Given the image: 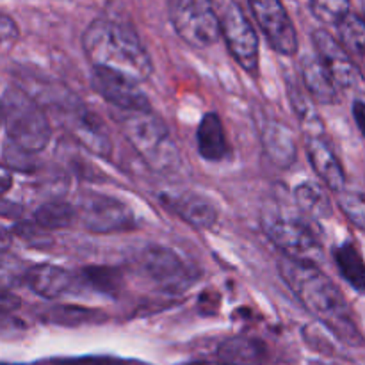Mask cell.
<instances>
[{"instance_id":"cell-8","label":"cell","mask_w":365,"mask_h":365,"mask_svg":"<svg viewBox=\"0 0 365 365\" xmlns=\"http://www.w3.org/2000/svg\"><path fill=\"white\" fill-rule=\"evenodd\" d=\"M221 34L235 63L255 75L259 71V36L237 2H230L221 14Z\"/></svg>"},{"instance_id":"cell-6","label":"cell","mask_w":365,"mask_h":365,"mask_svg":"<svg viewBox=\"0 0 365 365\" xmlns=\"http://www.w3.org/2000/svg\"><path fill=\"white\" fill-rule=\"evenodd\" d=\"M262 228L285 259L309 264H317L323 259L321 242L305 221L294 216L267 214L262 220Z\"/></svg>"},{"instance_id":"cell-24","label":"cell","mask_w":365,"mask_h":365,"mask_svg":"<svg viewBox=\"0 0 365 365\" xmlns=\"http://www.w3.org/2000/svg\"><path fill=\"white\" fill-rule=\"evenodd\" d=\"M337 29L339 41L348 50L349 56L356 61V64H365V18L349 13Z\"/></svg>"},{"instance_id":"cell-18","label":"cell","mask_w":365,"mask_h":365,"mask_svg":"<svg viewBox=\"0 0 365 365\" xmlns=\"http://www.w3.org/2000/svg\"><path fill=\"white\" fill-rule=\"evenodd\" d=\"M299 73H302L303 88L310 98L319 103H335L339 98V88L334 78L328 75L317 56H305L299 61Z\"/></svg>"},{"instance_id":"cell-1","label":"cell","mask_w":365,"mask_h":365,"mask_svg":"<svg viewBox=\"0 0 365 365\" xmlns=\"http://www.w3.org/2000/svg\"><path fill=\"white\" fill-rule=\"evenodd\" d=\"M278 269L299 303L335 337L349 346L362 344L364 339L353 317L351 307L317 264L298 262L284 257L278 264Z\"/></svg>"},{"instance_id":"cell-31","label":"cell","mask_w":365,"mask_h":365,"mask_svg":"<svg viewBox=\"0 0 365 365\" xmlns=\"http://www.w3.org/2000/svg\"><path fill=\"white\" fill-rule=\"evenodd\" d=\"M195 365H227V364H195Z\"/></svg>"},{"instance_id":"cell-25","label":"cell","mask_w":365,"mask_h":365,"mask_svg":"<svg viewBox=\"0 0 365 365\" xmlns=\"http://www.w3.org/2000/svg\"><path fill=\"white\" fill-rule=\"evenodd\" d=\"M78 284L81 292L95 291L100 294L114 296L121 285V274L113 267H86L78 273Z\"/></svg>"},{"instance_id":"cell-32","label":"cell","mask_w":365,"mask_h":365,"mask_svg":"<svg viewBox=\"0 0 365 365\" xmlns=\"http://www.w3.org/2000/svg\"><path fill=\"white\" fill-rule=\"evenodd\" d=\"M364 13H365V0H364Z\"/></svg>"},{"instance_id":"cell-7","label":"cell","mask_w":365,"mask_h":365,"mask_svg":"<svg viewBox=\"0 0 365 365\" xmlns=\"http://www.w3.org/2000/svg\"><path fill=\"white\" fill-rule=\"evenodd\" d=\"M141 269L168 294H182L198 278V273L180 255L164 246H148L141 253Z\"/></svg>"},{"instance_id":"cell-16","label":"cell","mask_w":365,"mask_h":365,"mask_svg":"<svg viewBox=\"0 0 365 365\" xmlns=\"http://www.w3.org/2000/svg\"><path fill=\"white\" fill-rule=\"evenodd\" d=\"M267 159L280 170H289L298 159V143L291 128L278 120L267 121L260 132Z\"/></svg>"},{"instance_id":"cell-17","label":"cell","mask_w":365,"mask_h":365,"mask_svg":"<svg viewBox=\"0 0 365 365\" xmlns=\"http://www.w3.org/2000/svg\"><path fill=\"white\" fill-rule=\"evenodd\" d=\"M196 145H198L200 155L209 163H221L228 159L230 145H228L227 132H225L220 114L214 110L203 114L198 130H196Z\"/></svg>"},{"instance_id":"cell-5","label":"cell","mask_w":365,"mask_h":365,"mask_svg":"<svg viewBox=\"0 0 365 365\" xmlns=\"http://www.w3.org/2000/svg\"><path fill=\"white\" fill-rule=\"evenodd\" d=\"M170 20L178 38L192 48H209L223 36L214 0H170Z\"/></svg>"},{"instance_id":"cell-2","label":"cell","mask_w":365,"mask_h":365,"mask_svg":"<svg viewBox=\"0 0 365 365\" xmlns=\"http://www.w3.org/2000/svg\"><path fill=\"white\" fill-rule=\"evenodd\" d=\"M82 48L93 68L145 82L153 73V63L141 38L127 21L96 18L82 34Z\"/></svg>"},{"instance_id":"cell-4","label":"cell","mask_w":365,"mask_h":365,"mask_svg":"<svg viewBox=\"0 0 365 365\" xmlns=\"http://www.w3.org/2000/svg\"><path fill=\"white\" fill-rule=\"evenodd\" d=\"M120 128L132 148L153 171L171 175L182 166L180 152L170 135L166 123L152 110L123 113L120 118Z\"/></svg>"},{"instance_id":"cell-13","label":"cell","mask_w":365,"mask_h":365,"mask_svg":"<svg viewBox=\"0 0 365 365\" xmlns=\"http://www.w3.org/2000/svg\"><path fill=\"white\" fill-rule=\"evenodd\" d=\"M160 203L198 230H209L217 221V209L205 196L192 191L160 192Z\"/></svg>"},{"instance_id":"cell-20","label":"cell","mask_w":365,"mask_h":365,"mask_svg":"<svg viewBox=\"0 0 365 365\" xmlns=\"http://www.w3.org/2000/svg\"><path fill=\"white\" fill-rule=\"evenodd\" d=\"M217 356L227 365H257L264 362L267 349L257 339L232 337L220 346Z\"/></svg>"},{"instance_id":"cell-30","label":"cell","mask_w":365,"mask_h":365,"mask_svg":"<svg viewBox=\"0 0 365 365\" xmlns=\"http://www.w3.org/2000/svg\"><path fill=\"white\" fill-rule=\"evenodd\" d=\"M353 118H355L356 125H359L360 134L365 139V102H362V100H355L353 102Z\"/></svg>"},{"instance_id":"cell-10","label":"cell","mask_w":365,"mask_h":365,"mask_svg":"<svg viewBox=\"0 0 365 365\" xmlns=\"http://www.w3.org/2000/svg\"><path fill=\"white\" fill-rule=\"evenodd\" d=\"M248 2L269 45L282 56H296L298 32L282 0H248Z\"/></svg>"},{"instance_id":"cell-12","label":"cell","mask_w":365,"mask_h":365,"mask_svg":"<svg viewBox=\"0 0 365 365\" xmlns=\"http://www.w3.org/2000/svg\"><path fill=\"white\" fill-rule=\"evenodd\" d=\"M91 86L106 102L120 109L121 113H148L152 110L148 96L139 88V82L132 81L125 75L93 68Z\"/></svg>"},{"instance_id":"cell-3","label":"cell","mask_w":365,"mask_h":365,"mask_svg":"<svg viewBox=\"0 0 365 365\" xmlns=\"http://www.w3.org/2000/svg\"><path fill=\"white\" fill-rule=\"evenodd\" d=\"M2 121L7 139L24 153H39L52 138L45 110L18 86H6L4 89Z\"/></svg>"},{"instance_id":"cell-27","label":"cell","mask_w":365,"mask_h":365,"mask_svg":"<svg viewBox=\"0 0 365 365\" xmlns=\"http://www.w3.org/2000/svg\"><path fill=\"white\" fill-rule=\"evenodd\" d=\"M351 0H310L314 16L327 25H339L351 11Z\"/></svg>"},{"instance_id":"cell-15","label":"cell","mask_w":365,"mask_h":365,"mask_svg":"<svg viewBox=\"0 0 365 365\" xmlns=\"http://www.w3.org/2000/svg\"><path fill=\"white\" fill-rule=\"evenodd\" d=\"M305 152L317 177L328 189L335 192L344 191L346 175L341 160L327 141V135H305Z\"/></svg>"},{"instance_id":"cell-14","label":"cell","mask_w":365,"mask_h":365,"mask_svg":"<svg viewBox=\"0 0 365 365\" xmlns=\"http://www.w3.org/2000/svg\"><path fill=\"white\" fill-rule=\"evenodd\" d=\"M27 285L32 292L46 299L81 292L78 273H71L53 264H39L32 267L27 273Z\"/></svg>"},{"instance_id":"cell-26","label":"cell","mask_w":365,"mask_h":365,"mask_svg":"<svg viewBox=\"0 0 365 365\" xmlns=\"http://www.w3.org/2000/svg\"><path fill=\"white\" fill-rule=\"evenodd\" d=\"M289 98H291V103L294 107L296 116L302 123L305 135H324L323 121H321L316 107L310 102V98H307L303 89L294 86V82H289Z\"/></svg>"},{"instance_id":"cell-29","label":"cell","mask_w":365,"mask_h":365,"mask_svg":"<svg viewBox=\"0 0 365 365\" xmlns=\"http://www.w3.org/2000/svg\"><path fill=\"white\" fill-rule=\"evenodd\" d=\"M0 34H2L4 45H9V43H14L18 39L16 24L7 14H2V20H0Z\"/></svg>"},{"instance_id":"cell-9","label":"cell","mask_w":365,"mask_h":365,"mask_svg":"<svg viewBox=\"0 0 365 365\" xmlns=\"http://www.w3.org/2000/svg\"><path fill=\"white\" fill-rule=\"evenodd\" d=\"M78 220L84 228L95 234H113V232L132 230L135 225L130 207L121 200L107 195L84 196L78 207Z\"/></svg>"},{"instance_id":"cell-23","label":"cell","mask_w":365,"mask_h":365,"mask_svg":"<svg viewBox=\"0 0 365 365\" xmlns=\"http://www.w3.org/2000/svg\"><path fill=\"white\" fill-rule=\"evenodd\" d=\"M32 220L39 228L45 230H61L70 228L78 220V210L66 202H46L39 205L32 214Z\"/></svg>"},{"instance_id":"cell-28","label":"cell","mask_w":365,"mask_h":365,"mask_svg":"<svg viewBox=\"0 0 365 365\" xmlns=\"http://www.w3.org/2000/svg\"><path fill=\"white\" fill-rule=\"evenodd\" d=\"M339 205L355 227L365 230V195L355 191L339 192Z\"/></svg>"},{"instance_id":"cell-19","label":"cell","mask_w":365,"mask_h":365,"mask_svg":"<svg viewBox=\"0 0 365 365\" xmlns=\"http://www.w3.org/2000/svg\"><path fill=\"white\" fill-rule=\"evenodd\" d=\"M71 132L82 145L88 146L91 152L98 153V155L107 157L113 152V145H110V138L106 127L88 109L75 114L73 121H71Z\"/></svg>"},{"instance_id":"cell-22","label":"cell","mask_w":365,"mask_h":365,"mask_svg":"<svg viewBox=\"0 0 365 365\" xmlns=\"http://www.w3.org/2000/svg\"><path fill=\"white\" fill-rule=\"evenodd\" d=\"M334 259L341 271L342 278L356 291H365V260L360 255L359 248L351 242L337 246L334 250Z\"/></svg>"},{"instance_id":"cell-11","label":"cell","mask_w":365,"mask_h":365,"mask_svg":"<svg viewBox=\"0 0 365 365\" xmlns=\"http://www.w3.org/2000/svg\"><path fill=\"white\" fill-rule=\"evenodd\" d=\"M312 43L316 48L317 59L324 66L337 88L355 89L364 82V75L356 61L349 56L348 50L342 46L339 39H335L324 29H317L312 32Z\"/></svg>"},{"instance_id":"cell-21","label":"cell","mask_w":365,"mask_h":365,"mask_svg":"<svg viewBox=\"0 0 365 365\" xmlns=\"http://www.w3.org/2000/svg\"><path fill=\"white\" fill-rule=\"evenodd\" d=\"M294 200L299 210L316 220H328L334 216V205L327 191L316 182H303L294 189Z\"/></svg>"}]
</instances>
